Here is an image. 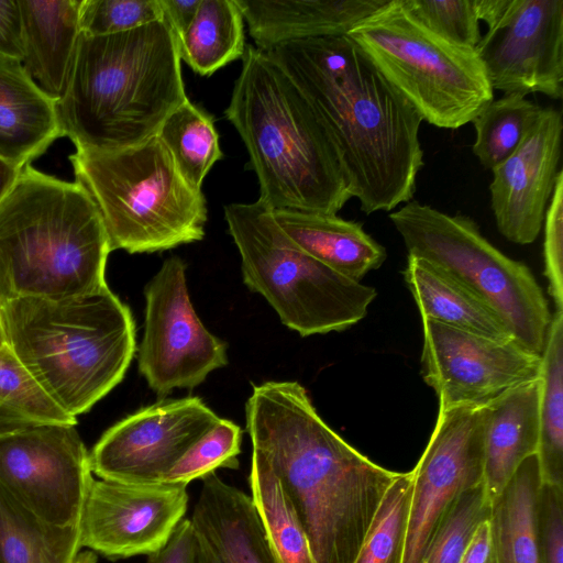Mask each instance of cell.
Segmentation results:
<instances>
[{"label": "cell", "instance_id": "obj_1", "mask_svg": "<svg viewBox=\"0 0 563 563\" xmlns=\"http://www.w3.org/2000/svg\"><path fill=\"white\" fill-rule=\"evenodd\" d=\"M252 452L278 478L316 563H353L399 475L347 443L298 382L254 385L245 404Z\"/></svg>", "mask_w": 563, "mask_h": 563}, {"label": "cell", "instance_id": "obj_2", "mask_svg": "<svg viewBox=\"0 0 563 563\" xmlns=\"http://www.w3.org/2000/svg\"><path fill=\"white\" fill-rule=\"evenodd\" d=\"M297 85L330 134L365 214L412 199L423 166L422 118L346 35L263 51Z\"/></svg>", "mask_w": 563, "mask_h": 563}, {"label": "cell", "instance_id": "obj_3", "mask_svg": "<svg viewBox=\"0 0 563 563\" xmlns=\"http://www.w3.org/2000/svg\"><path fill=\"white\" fill-rule=\"evenodd\" d=\"M187 99L178 37L162 19L111 35L81 33L57 112L76 151H115L155 136Z\"/></svg>", "mask_w": 563, "mask_h": 563}, {"label": "cell", "instance_id": "obj_4", "mask_svg": "<svg viewBox=\"0 0 563 563\" xmlns=\"http://www.w3.org/2000/svg\"><path fill=\"white\" fill-rule=\"evenodd\" d=\"M224 111L273 210L336 214L353 198L349 175L316 110L267 54L246 46Z\"/></svg>", "mask_w": 563, "mask_h": 563}, {"label": "cell", "instance_id": "obj_5", "mask_svg": "<svg viewBox=\"0 0 563 563\" xmlns=\"http://www.w3.org/2000/svg\"><path fill=\"white\" fill-rule=\"evenodd\" d=\"M110 252L99 210L78 183L22 168L0 202V302L98 292L108 287Z\"/></svg>", "mask_w": 563, "mask_h": 563}, {"label": "cell", "instance_id": "obj_6", "mask_svg": "<svg viewBox=\"0 0 563 563\" xmlns=\"http://www.w3.org/2000/svg\"><path fill=\"white\" fill-rule=\"evenodd\" d=\"M0 314L7 345L75 418L123 379L135 354L131 310L109 287L62 300H5Z\"/></svg>", "mask_w": 563, "mask_h": 563}, {"label": "cell", "instance_id": "obj_7", "mask_svg": "<svg viewBox=\"0 0 563 563\" xmlns=\"http://www.w3.org/2000/svg\"><path fill=\"white\" fill-rule=\"evenodd\" d=\"M75 181L102 218L111 251L154 253L205 236L207 203L157 135L115 151H76Z\"/></svg>", "mask_w": 563, "mask_h": 563}, {"label": "cell", "instance_id": "obj_8", "mask_svg": "<svg viewBox=\"0 0 563 563\" xmlns=\"http://www.w3.org/2000/svg\"><path fill=\"white\" fill-rule=\"evenodd\" d=\"M224 218L243 282L301 336L343 331L367 314L375 288L341 275L292 243L258 199L230 203Z\"/></svg>", "mask_w": 563, "mask_h": 563}, {"label": "cell", "instance_id": "obj_9", "mask_svg": "<svg viewBox=\"0 0 563 563\" xmlns=\"http://www.w3.org/2000/svg\"><path fill=\"white\" fill-rule=\"evenodd\" d=\"M346 36L418 111L422 121L437 128L459 129L494 100V90L475 49L430 31L407 10L402 0H387Z\"/></svg>", "mask_w": 563, "mask_h": 563}, {"label": "cell", "instance_id": "obj_10", "mask_svg": "<svg viewBox=\"0 0 563 563\" xmlns=\"http://www.w3.org/2000/svg\"><path fill=\"white\" fill-rule=\"evenodd\" d=\"M408 255L422 258L494 310L514 340L542 355L552 320L548 299L530 268L496 249L477 223L417 200L389 213Z\"/></svg>", "mask_w": 563, "mask_h": 563}, {"label": "cell", "instance_id": "obj_11", "mask_svg": "<svg viewBox=\"0 0 563 563\" xmlns=\"http://www.w3.org/2000/svg\"><path fill=\"white\" fill-rule=\"evenodd\" d=\"M186 263L166 258L145 287L144 332L139 372L164 397L175 388H194L228 364L227 343L197 316L187 287Z\"/></svg>", "mask_w": 563, "mask_h": 563}, {"label": "cell", "instance_id": "obj_12", "mask_svg": "<svg viewBox=\"0 0 563 563\" xmlns=\"http://www.w3.org/2000/svg\"><path fill=\"white\" fill-rule=\"evenodd\" d=\"M76 424H41L0 435V484L43 521L79 527L93 474Z\"/></svg>", "mask_w": 563, "mask_h": 563}, {"label": "cell", "instance_id": "obj_13", "mask_svg": "<svg viewBox=\"0 0 563 563\" xmlns=\"http://www.w3.org/2000/svg\"><path fill=\"white\" fill-rule=\"evenodd\" d=\"M485 409H439L434 429L412 472L404 563H422L428 547L460 496L483 484Z\"/></svg>", "mask_w": 563, "mask_h": 563}, {"label": "cell", "instance_id": "obj_14", "mask_svg": "<svg viewBox=\"0 0 563 563\" xmlns=\"http://www.w3.org/2000/svg\"><path fill=\"white\" fill-rule=\"evenodd\" d=\"M421 374L439 409L483 407L507 390L541 377V355L515 340H496L421 319Z\"/></svg>", "mask_w": 563, "mask_h": 563}, {"label": "cell", "instance_id": "obj_15", "mask_svg": "<svg viewBox=\"0 0 563 563\" xmlns=\"http://www.w3.org/2000/svg\"><path fill=\"white\" fill-rule=\"evenodd\" d=\"M219 419L199 397L162 399L110 427L89 451L90 470L106 481L159 483Z\"/></svg>", "mask_w": 563, "mask_h": 563}, {"label": "cell", "instance_id": "obj_16", "mask_svg": "<svg viewBox=\"0 0 563 563\" xmlns=\"http://www.w3.org/2000/svg\"><path fill=\"white\" fill-rule=\"evenodd\" d=\"M475 52L493 90L563 95V0H506Z\"/></svg>", "mask_w": 563, "mask_h": 563}, {"label": "cell", "instance_id": "obj_17", "mask_svg": "<svg viewBox=\"0 0 563 563\" xmlns=\"http://www.w3.org/2000/svg\"><path fill=\"white\" fill-rule=\"evenodd\" d=\"M187 486L134 484L93 478L85 499L79 542L117 561L162 550L188 508Z\"/></svg>", "mask_w": 563, "mask_h": 563}, {"label": "cell", "instance_id": "obj_18", "mask_svg": "<svg viewBox=\"0 0 563 563\" xmlns=\"http://www.w3.org/2000/svg\"><path fill=\"white\" fill-rule=\"evenodd\" d=\"M562 114L542 111L516 151L493 172L490 201L498 231L510 242L530 244L539 235L561 157Z\"/></svg>", "mask_w": 563, "mask_h": 563}, {"label": "cell", "instance_id": "obj_19", "mask_svg": "<svg viewBox=\"0 0 563 563\" xmlns=\"http://www.w3.org/2000/svg\"><path fill=\"white\" fill-rule=\"evenodd\" d=\"M387 0H235L261 51L279 44L342 36Z\"/></svg>", "mask_w": 563, "mask_h": 563}, {"label": "cell", "instance_id": "obj_20", "mask_svg": "<svg viewBox=\"0 0 563 563\" xmlns=\"http://www.w3.org/2000/svg\"><path fill=\"white\" fill-rule=\"evenodd\" d=\"M190 521L219 563H278L251 496L216 473L202 479Z\"/></svg>", "mask_w": 563, "mask_h": 563}, {"label": "cell", "instance_id": "obj_21", "mask_svg": "<svg viewBox=\"0 0 563 563\" xmlns=\"http://www.w3.org/2000/svg\"><path fill=\"white\" fill-rule=\"evenodd\" d=\"M541 377L518 385L484 406L483 487L492 504L520 464L537 454Z\"/></svg>", "mask_w": 563, "mask_h": 563}, {"label": "cell", "instance_id": "obj_22", "mask_svg": "<svg viewBox=\"0 0 563 563\" xmlns=\"http://www.w3.org/2000/svg\"><path fill=\"white\" fill-rule=\"evenodd\" d=\"M60 136L57 102L21 62L0 56V157L22 169Z\"/></svg>", "mask_w": 563, "mask_h": 563}, {"label": "cell", "instance_id": "obj_23", "mask_svg": "<svg viewBox=\"0 0 563 563\" xmlns=\"http://www.w3.org/2000/svg\"><path fill=\"white\" fill-rule=\"evenodd\" d=\"M80 4L81 0H19L22 65L56 102L66 91L81 35Z\"/></svg>", "mask_w": 563, "mask_h": 563}, {"label": "cell", "instance_id": "obj_24", "mask_svg": "<svg viewBox=\"0 0 563 563\" xmlns=\"http://www.w3.org/2000/svg\"><path fill=\"white\" fill-rule=\"evenodd\" d=\"M273 216L299 249L353 280L361 282L387 257L386 249L367 234L360 222L336 214L288 209L273 210Z\"/></svg>", "mask_w": 563, "mask_h": 563}, {"label": "cell", "instance_id": "obj_25", "mask_svg": "<svg viewBox=\"0 0 563 563\" xmlns=\"http://www.w3.org/2000/svg\"><path fill=\"white\" fill-rule=\"evenodd\" d=\"M402 275L421 319L496 340H514L494 310L429 262L408 255Z\"/></svg>", "mask_w": 563, "mask_h": 563}, {"label": "cell", "instance_id": "obj_26", "mask_svg": "<svg viewBox=\"0 0 563 563\" xmlns=\"http://www.w3.org/2000/svg\"><path fill=\"white\" fill-rule=\"evenodd\" d=\"M541 486L537 454L525 460L492 504L489 523L498 563H542L534 507Z\"/></svg>", "mask_w": 563, "mask_h": 563}, {"label": "cell", "instance_id": "obj_27", "mask_svg": "<svg viewBox=\"0 0 563 563\" xmlns=\"http://www.w3.org/2000/svg\"><path fill=\"white\" fill-rule=\"evenodd\" d=\"M80 551L79 527L43 521L0 484V563H73Z\"/></svg>", "mask_w": 563, "mask_h": 563}, {"label": "cell", "instance_id": "obj_28", "mask_svg": "<svg viewBox=\"0 0 563 563\" xmlns=\"http://www.w3.org/2000/svg\"><path fill=\"white\" fill-rule=\"evenodd\" d=\"M178 47L180 59L200 76H210L243 57L244 19L235 0H201Z\"/></svg>", "mask_w": 563, "mask_h": 563}, {"label": "cell", "instance_id": "obj_29", "mask_svg": "<svg viewBox=\"0 0 563 563\" xmlns=\"http://www.w3.org/2000/svg\"><path fill=\"white\" fill-rule=\"evenodd\" d=\"M541 358L537 451L541 483L563 487V312L552 317Z\"/></svg>", "mask_w": 563, "mask_h": 563}, {"label": "cell", "instance_id": "obj_30", "mask_svg": "<svg viewBox=\"0 0 563 563\" xmlns=\"http://www.w3.org/2000/svg\"><path fill=\"white\" fill-rule=\"evenodd\" d=\"M249 484L252 501L277 562L316 563L308 537L278 478L254 452Z\"/></svg>", "mask_w": 563, "mask_h": 563}, {"label": "cell", "instance_id": "obj_31", "mask_svg": "<svg viewBox=\"0 0 563 563\" xmlns=\"http://www.w3.org/2000/svg\"><path fill=\"white\" fill-rule=\"evenodd\" d=\"M156 135L183 177L197 189H201L211 167L223 158L213 117L189 99L167 115Z\"/></svg>", "mask_w": 563, "mask_h": 563}, {"label": "cell", "instance_id": "obj_32", "mask_svg": "<svg viewBox=\"0 0 563 563\" xmlns=\"http://www.w3.org/2000/svg\"><path fill=\"white\" fill-rule=\"evenodd\" d=\"M51 423L77 424L8 345L0 347V435Z\"/></svg>", "mask_w": 563, "mask_h": 563}, {"label": "cell", "instance_id": "obj_33", "mask_svg": "<svg viewBox=\"0 0 563 563\" xmlns=\"http://www.w3.org/2000/svg\"><path fill=\"white\" fill-rule=\"evenodd\" d=\"M542 108L525 96L507 93L489 102L472 121L474 155L485 169H494L519 146Z\"/></svg>", "mask_w": 563, "mask_h": 563}, {"label": "cell", "instance_id": "obj_34", "mask_svg": "<svg viewBox=\"0 0 563 563\" xmlns=\"http://www.w3.org/2000/svg\"><path fill=\"white\" fill-rule=\"evenodd\" d=\"M411 495L412 472L399 473L353 563H404Z\"/></svg>", "mask_w": 563, "mask_h": 563}, {"label": "cell", "instance_id": "obj_35", "mask_svg": "<svg viewBox=\"0 0 563 563\" xmlns=\"http://www.w3.org/2000/svg\"><path fill=\"white\" fill-rule=\"evenodd\" d=\"M243 431L235 422L220 418L163 477V483L188 486L203 479L218 468H239Z\"/></svg>", "mask_w": 563, "mask_h": 563}, {"label": "cell", "instance_id": "obj_36", "mask_svg": "<svg viewBox=\"0 0 563 563\" xmlns=\"http://www.w3.org/2000/svg\"><path fill=\"white\" fill-rule=\"evenodd\" d=\"M483 484L463 493L434 533L422 563H460L478 528L490 516Z\"/></svg>", "mask_w": 563, "mask_h": 563}, {"label": "cell", "instance_id": "obj_37", "mask_svg": "<svg viewBox=\"0 0 563 563\" xmlns=\"http://www.w3.org/2000/svg\"><path fill=\"white\" fill-rule=\"evenodd\" d=\"M407 10L441 37L475 49L482 35L474 0H402Z\"/></svg>", "mask_w": 563, "mask_h": 563}, {"label": "cell", "instance_id": "obj_38", "mask_svg": "<svg viewBox=\"0 0 563 563\" xmlns=\"http://www.w3.org/2000/svg\"><path fill=\"white\" fill-rule=\"evenodd\" d=\"M164 19L159 0H81V33L103 36Z\"/></svg>", "mask_w": 563, "mask_h": 563}, {"label": "cell", "instance_id": "obj_39", "mask_svg": "<svg viewBox=\"0 0 563 563\" xmlns=\"http://www.w3.org/2000/svg\"><path fill=\"white\" fill-rule=\"evenodd\" d=\"M543 261L548 291L563 312V172L559 173L544 216Z\"/></svg>", "mask_w": 563, "mask_h": 563}, {"label": "cell", "instance_id": "obj_40", "mask_svg": "<svg viewBox=\"0 0 563 563\" xmlns=\"http://www.w3.org/2000/svg\"><path fill=\"white\" fill-rule=\"evenodd\" d=\"M534 521L542 563H563V487L541 483Z\"/></svg>", "mask_w": 563, "mask_h": 563}, {"label": "cell", "instance_id": "obj_41", "mask_svg": "<svg viewBox=\"0 0 563 563\" xmlns=\"http://www.w3.org/2000/svg\"><path fill=\"white\" fill-rule=\"evenodd\" d=\"M147 563H199V539L190 519H184L167 544L147 556Z\"/></svg>", "mask_w": 563, "mask_h": 563}, {"label": "cell", "instance_id": "obj_42", "mask_svg": "<svg viewBox=\"0 0 563 563\" xmlns=\"http://www.w3.org/2000/svg\"><path fill=\"white\" fill-rule=\"evenodd\" d=\"M0 56L22 63L24 49L19 0H0Z\"/></svg>", "mask_w": 563, "mask_h": 563}, {"label": "cell", "instance_id": "obj_43", "mask_svg": "<svg viewBox=\"0 0 563 563\" xmlns=\"http://www.w3.org/2000/svg\"><path fill=\"white\" fill-rule=\"evenodd\" d=\"M163 16L172 26L178 40L191 25L201 0H159Z\"/></svg>", "mask_w": 563, "mask_h": 563}, {"label": "cell", "instance_id": "obj_44", "mask_svg": "<svg viewBox=\"0 0 563 563\" xmlns=\"http://www.w3.org/2000/svg\"><path fill=\"white\" fill-rule=\"evenodd\" d=\"M460 563H498L489 519L478 526Z\"/></svg>", "mask_w": 563, "mask_h": 563}, {"label": "cell", "instance_id": "obj_45", "mask_svg": "<svg viewBox=\"0 0 563 563\" xmlns=\"http://www.w3.org/2000/svg\"><path fill=\"white\" fill-rule=\"evenodd\" d=\"M21 170L0 157V202L18 179Z\"/></svg>", "mask_w": 563, "mask_h": 563}, {"label": "cell", "instance_id": "obj_46", "mask_svg": "<svg viewBox=\"0 0 563 563\" xmlns=\"http://www.w3.org/2000/svg\"><path fill=\"white\" fill-rule=\"evenodd\" d=\"M198 536V534H197ZM199 539V563H219L209 547Z\"/></svg>", "mask_w": 563, "mask_h": 563}, {"label": "cell", "instance_id": "obj_47", "mask_svg": "<svg viewBox=\"0 0 563 563\" xmlns=\"http://www.w3.org/2000/svg\"><path fill=\"white\" fill-rule=\"evenodd\" d=\"M97 560L98 555L95 552L85 550L77 554L73 563H97Z\"/></svg>", "mask_w": 563, "mask_h": 563}, {"label": "cell", "instance_id": "obj_48", "mask_svg": "<svg viewBox=\"0 0 563 563\" xmlns=\"http://www.w3.org/2000/svg\"><path fill=\"white\" fill-rule=\"evenodd\" d=\"M4 345H7V339H5V333H4L2 319H1V314H0V347H2Z\"/></svg>", "mask_w": 563, "mask_h": 563}]
</instances>
